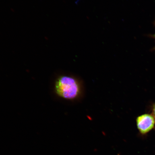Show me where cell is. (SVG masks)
<instances>
[{
  "label": "cell",
  "mask_w": 155,
  "mask_h": 155,
  "mask_svg": "<svg viewBox=\"0 0 155 155\" xmlns=\"http://www.w3.org/2000/svg\"><path fill=\"white\" fill-rule=\"evenodd\" d=\"M152 115L153 116V117L155 119V104H154V105L153 106V107Z\"/></svg>",
  "instance_id": "4"
},
{
  "label": "cell",
  "mask_w": 155,
  "mask_h": 155,
  "mask_svg": "<svg viewBox=\"0 0 155 155\" xmlns=\"http://www.w3.org/2000/svg\"><path fill=\"white\" fill-rule=\"evenodd\" d=\"M155 119L152 115L145 114L138 116L137 119V128L142 134L149 132L153 127Z\"/></svg>",
  "instance_id": "2"
},
{
  "label": "cell",
  "mask_w": 155,
  "mask_h": 155,
  "mask_svg": "<svg viewBox=\"0 0 155 155\" xmlns=\"http://www.w3.org/2000/svg\"><path fill=\"white\" fill-rule=\"evenodd\" d=\"M55 92L58 96L65 99L73 100L79 97L81 93L80 83L75 78L62 75L57 79L55 84Z\"/></svg>",
  "instance_id": "1"
},
{
  "label": "cell",
  "mask_w": 155,
  "mask_h": 155,
  "mask_svg": "<svg viewBox=\"0 0 155 155\" xmlns=\"http://www.w3.org/2000/svg\"><path fill=\"white\" fill-rule=\"evenodd\" d=\"M154 26H155V20L154 22ZM151 38H154L155 40V34L153 35H151L150 36ZM152 50H154V51H155V45L154 46V47L152 48Z\"/></svg>",
  "instance_id": "3"
}]
</instances>
